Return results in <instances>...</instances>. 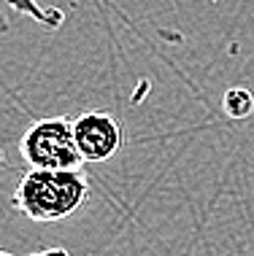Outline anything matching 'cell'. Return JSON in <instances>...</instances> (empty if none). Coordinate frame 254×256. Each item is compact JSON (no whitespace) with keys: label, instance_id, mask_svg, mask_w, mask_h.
<instances>
[{"label":"cell","instance_id":"cell-1","mask_svg":"<svg viewBox=\"0 0 254 256\" xmlns=\"http://www.w3.org/2000/svg\"><path fill=\"white\" fill-rule=\"evenodd\" d=\"M89 200V181L84 170H30L11 194V205L22 216L49 224L63 221Z\"/></svg>","mask_w":254,"mask_h":256},{"label":"cell","instance_id":"cell-2","mask_svg":"<svg viewBox=\"0 0 254 256\" xmlns=\"http://www.w3.org/2000/svg\"><path fill=\"white\" fill-rule=\"evenodd\" d=\"M19 154L30 170H81L84 156L76 146L73 119L49 116L25 130Z\"/></svg>","mask_w":254,"mask_h":256},{"label":"cell","instance_id":"cell-3","mask_svg":"<svg viewBox=\"0 0 254 256\" xmlns=\"http://www.w3.org/2000/svg\"><path fill=\"white\" fill-rule=\"evenodd\" d=\"M73 135L84 162H106L119 154L125 143L122 124L106 110H84L73 119Z\"/></svg>","mask_w":254,"mask_h":256},{"label":"cell","instance_id":"cell-4","mask_svg":"<svg viewBox=\"0 0 254 256\" xmlns=\"http://www.w3.org/2000/svg\"><path fill=\"white\" fill-rule=\"evenodd\" d=\"M17 14H25V16H33L38 24H44L46 30H57L63 24L65 14L57 11V8H44L38 0H6Z\"/></svg>","mask_w":254,"mask_h":256},{"label":"cell","instance_id":"cell-5","mask_svg":"<svg viewBox=\"0 0 254 256\" xmlns=\"http://www.w3.org/2000/svg\"><path fill=\"white\" fill-rule=\"evenodd\" d=\"M222 106H224V114H227L230 119H246V116L251 114V108H254V98H251L249 89L232 86V89L224 92Z\"/></svg>","mask_w":254,"mask_h":256},{"label":"cell","instance_id":"cell-6","mask_svg":"<svg viewBox=\"0 0 254 256\" xmlns=\"http://www.w3.org/2000/svg\"><path fill=\"white\" fill-rule=\"evenodd\" d=\"M33 256H71L65 251V248H46V251H41V254H33Z\"/></svg>","mask_w":254,"mask_h":256},{"label":"cell","instance_id":"cell-7","mask_svg":"<svg viewBox=\"0 0 254 256\" xmlns=\"http://www.w3.org/2000/svg\"><path fill=\"white\" fill-rule=\"evenodd\" d=\"M3 32H9V22H6V16L0 14V36H3Z\"/></svg>","mask_w":254,"mask_h":256},{"label":"cell","instance_id":"cell-8","mask_svg":"<svg viewBox=\"0 0 254 256\" xmlns=\"http://www.w3.org/2000/svg\"><path fill=\"white\" fill-rule=\"evenodd\" d=\"M0 256H14V254H9V251H0Z\"/></svg>","mask_w":254,"mask_h":256}]
</instances>
